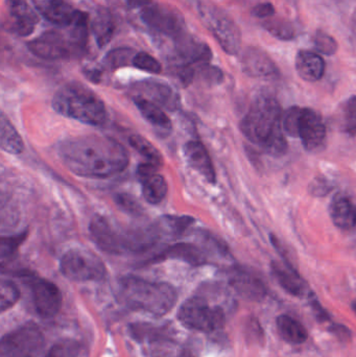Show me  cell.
<instances>
[{"label":"cell","mask_w":356,"mask_h":357,"mask_svg":"<svg viewBox=\"0 0 356 357\" xmlns=\"http://www.w3.org/2000/svg\"><path fill=\"white\" fill-rule=\"evenodd\" d=\"M63 165L82 178H107L123 173L129 165V155L123 144L104 135L69 138L59 146Z\"/></svg>","instance_id":"6da1fadb"},{"label":"cell","mask_w":356,"mask_h":357,"mask_svg":"<svg viewBox=\"0 0 356 357\" xmlns=\"http://www.w3.org/2000/svg\"><path fill=\"white\" fill-rule=\"evenodd\" d=\"M94 243L113 255L142 253L160 236L158 228H127L102 215H95L89 226Z\"/></svg>","instance_id":"7a4b0ae2"},{"label":"cell","mask_w":356,"mask_h":357,"mask_svg":"<svg viewBox=\"0 0 356 357\" xmlns=\"http://www.w3.org/2000/svg\"><path fill=\"white\" fill-rule=\"evenodd\" d=\"M88 43V16L81 12L67 26L45 31L27 43L29 52L44 60H69L85 54Z\"/></svg>","instance_id":"3957f363"},{"label":"cell","mask_w":356,"mask_h":357,"mask_svg":"<svg viewBox=\"0 0 356 357\" xmlns=\"http://www.w3.org/2000/svg\"><path fill=\"white\" fill-rule=\"evenodd\" d=\"M117 294L121 301L131 310L156 317L169 314L178 298L177 291L169 283L154 282L135 276L121 278Z\"/></svg>","instance_id":"277c9868"},{"label":"cell","mask_w":356,"mask_h":357,"mask_svg":"<svg viewBox=\"0 0 356 357\" xmlns=\"http://www.w3.org/2000/svg\"><path fill=\"white\" fill-rule=\"evenodd\" d=\"M56 113L89 126H102L108 119V111L102 98L87 86L69 83L61 87L52 98Z\"/></svg>","instance_id":"5b68a950"},{"label":"cell","mask_w":356,"mask_h":357,"mask_svg":"<svg viewBox=\"0 0 356 357\" xmlns=\"http://www.w3.org/2000/svg\"><path fill=\"white\" fill-rule=\"evenodd\" d=\"M240 127L245 137L261 149L284 132L281 107L276 96L268 91L259 92Z\"/></svg>","instance_id":"8992f818"},{"label":"cell","mask_w":356,"mask_h":357,"mask_svg":"<svg viewBox=\"0 0 356 357\" xmlns=\"http://www.w3.org/2000/svg\"><path fill=\"white\" fill-rule=\"evenodd\" d=\"M127 3L139 10L140 19L150 33L171 38L173 41L186 33L183 18L173 8L150 0H127Z\"/></svg>","instance_id":"52a82bcc"},{"label":"cell","mask_w":356,"mask_h":357,"mask_svg":"<svg viewBox=\"0 0 356 357\" xmlns=\"http://www.w3.org/2000/svg\"><path fill=\"white\" fill-rule=\"evenodd\" d=\"M178 320L190 331L215 333L225 325V312L221 306L211 305L204 296L188 298L178 310Z\"/></svg>","instance_id":"ba28073f"},{"label":"cell","mask_w":356,"mask_h":357,"mask_svg":"<svg viewBox=\"0 0 356 357\" xmlns=\"http://www.w3.org/2000/svg\"><path fill=\"white\" fill-rule=\"evenodd\" d=\"M198 10L203 22L224 52L232 56L238 54L242 46V33L233 19L210 2L201 1Z\"/></svg>","instance_id":"9c48e42d"},{"label":"cell","mask_w":356,"mask_h":357,"mask_svg":"<svg viewBox=\"0 0 356 357\" xmlns=\"http://www.w3.org/2000/svg\"><path fill=\"white\" fill-rule=\"evenodd\" d=\"M60 271L65 278L75 282L100 281L107 274L106 266L96 254L79 248L68 250L62 256Z\"/></svg>","instance_id":"30bf717a"},{"label":"cell","mask_w":356,"mask_h":357,"mask_svg":"<svg viewBox=\"0 0 356 357\" xmlns=\"http://www.w3.org/2000/svg\"><path fill=\"white\" fill-rule=\"evenodd\" d=\"M45 345L39 327L27 323L1 340V357H38Z\"/></svg>","instance_id":"8fae6325"},{"label":"cell","mask_w":356,"mask_h":357,"mask_svg":"<svg viewBox=\"0 0 356 357\" xmlns=\"http://www.w3.org/2000/svg\"><path fill=\"white\" fill-rule=\"evenodd\" d=\"M4 26L19 37H27L35 31L39 17L26 0H6Z\"/></svg>","instance_id":"7c38bea8"},{"label":"cell","mask_w":356,"mask_h":357,"mask_svg":"<svg viewBox=\"0 0 356 357\" xmlns=\"http://www.w3.org/2000/svg\"><path fill=\"white\" fill-rule=\"evenodd\" d=\"M36 312L41 318L56 316L62 307V294L54 283L45 279L33 278L29 282Z\"/></svg>","instance_id":"4fadbf2b"},{"label":"cell","mask_w":356,"mask_h":357,"mask_svg":"<svg viewBox=\"0 0 356 357\" xmlns=\"http://www.w3.org/2000/svg\"><path fill=\"white\" fill-rule=\"evenodd\" d=\"M327 131L323 119L313 109H303L299 126V138L307 152L316 153L325 144Z\"/></svg>","instance_id":"5bb4252c"},{"label":"cell","mask_w":356,"mask_h":357,"mask_svg":"<svg viewBox=\"0 0 356 357\" xmlns=\"http://www.w3.org/2000/svg\"><path fill=\"white\" fill-rule=\"evenodd\" d=\"M229 283L232 289L251 301H261L268 295L265 282L252 271L242 266H236L229 272Z\"/></svg>","instance_id":"9a60e30c"},{"label":"cell","mask_w":356,"mask_h":357,"mask_svg":"<svg viewBox=\"0 0 356 357\" xmlns=\"http://www.w3.org/2000/svg\"><path fill=\"white\" fill-rule=\"evenodd\" d=\"M242 67L249 77L257 79H276L279 77L280 71L273 59L261 48H247L242 56Z\"/></svg>","instance_id":"2e32d148"},{"label":"cell","mask_w":356,"mask_h":357,"mask_svg":"<svg viewBox=\"0 0 356 357\" xmlns=\"http://www.w3.org/2000/svg\"><path fill=\"white\" fill-rule=\"evenodd\" d=\"M134 96H142L152 100L155 104L169 110H175L179 105L177 93L162 82L148 81L139 82L133 87Z\"/></svg>","instance_id":"e0dca14e"},{"label":"cell","mask_w":356,"mask_h":357,"mask_svg":"<svg viewBox=\"0 0 356 357\" xmlns=\"http://www.w3.org/2000/svg\"><path fill=\"white\" fill-rule=\"evenodd\" d=\"M184 158L194 171L198 172L207 182L215 184L217 174L208 151L199 140H190L184 144Z\"/></svg>","instance_id":"ac0fdd59"},{"label":"cell","mask_w":356,"mask_h":357,"mask_svg":"<svg viewBox=\"0 0 356 357\" xmlns=\"http://www.w3.org/2000/svg\"><path fill=\"white\" fill-rule=\"evenodd\" d=\"M40 14L59 27L67 26L79 16L81 10L73 8L67 0H33Z\"/></svg>","instance_id":"d6986e66"},{"label":"cell","mask_w":356,"mask_h":357,"mask_svg":"<svg viewBox=\"0 0 356 357\" xmlns=\"http://www.w3.org/2000/svg\"><path fill=\"white\" fill-rule=\"evenodd\" d=\"M271 272L286 293L295 297L304 295L307 287L294 264H286L284 260H274L271 262Z\"/></svg>","instance_id":"ffe728a7"},{"label":"cell","mask_w":356,"mask_h":357,"mask_svg":"<svg viewBox=\"0 0 356 357\" xmlns=\"http://www.w3.org/2000/svg\"><path fill=\"white\" fill-rule=\"evenodd\" d=\"M332 222L341 230H353L356 227V204L348 195L336 193L330 206Z\"/></svg>","instance_id":"44dd1931"},{"label":"cell","mask_w":356,"mask_h":357,"mask_svg":"<svg viewBox=\"0 0 356 357\" xmlns=\"http://www.w3.org/2000/svg\"><path fill=\"white\" fill-rule=\"evenodd\" d=\"M295 65L299 77L309 83L320 81L325 73V61L320 54L311 50L298 52Z\"/></svg>","instance_id":"7402d4cb"},{"label":"cell","mask_w":356,"mask_h":357,"mask_svg":"<svg viewBox=\"0 0 356 357\" xmlns=\"http://www.w3.org/2000/svg\"><path fill=\"white\" fill-rule=\"evenodd\" d=\"M134 104L141 113L144 119L148 121L161 135H167L171 131V121L162 107L155 104L148 98L139 96H133Z\"/></svg>","instance_id":"603a6c76"},{"label":"cell","mask_w":356,"mask_h":357,"mask_svg":"<svg viewBox=\"0 0 356 357\" xmlns=\"http://www.w3.org/2000/svg\"><path fill=\"white\" fill-rule=\"evenodd\" d=\"M115 29L116 24L110 10L104 8H98L91 21V31L98 47H105L110 43L114 36Z\"/></svg>","instance_id":"cb8c5ba5"},{"label":"cell","mask_w":356,"mask_h":357,"mask_svg":"<svg viewBox=\"0 0 356 357\" xmlns=\"http://www.w3.org/2000/svg\"><path fill=\"white\" fill-rule=\"evenodd\" d=\"M208 252L205 248L192 245V243H178L169 248L161 254V257L173 258V259L183 260L192 266H202L208 261Z\"/></svg>","instance_id":"d4e9b609"},{"label":"cell","mask_w":356,"mask_h":357,"mask_svg":"<svg viewBox=\"0 0 356 357\" xmlns=\"http://www.w3.org/2000/svg\"><path fill=\"white\" fill-rule=\"evenodd\" d=\"M277 329L282 340L293 345H301L304 344L309 339L307 329L303 326L302 323L299 322L293 317L288 314H281L278 317Z\"/></svg>","instance_id":"484cf974"},{"label":"cell","mask_w":356,"mask_h":357,"mask_svg":"<svg viewBox=\"0 0 356 357\" xmlns=\"http://www.w3.org/2000/svg\"><path fill=\"white\" fill-rule=\"evenodd\" d=\"M142 185L144 199L152 205H158L167 197V183L162 176L156 172L138 178Z\"/></svg>","instance_id":"4316f807"},{"label":"cell","mask_w":356,"mask_h":357,"mask_svg":"<svg viewBox=\"0 0 356 357\" xmlns=\"http://www.w3.org/2000/svg\"><path fill=\"white\" fill-rule=\"evenodd\" d=\"M0 146L2 151L12 155L21 154L24 150V144L20 134L4 113H1L0 119Z\"/></svg>","instance_id":"83f0119b"},{"label":"cell","mask_w":356,"mask_h":357,"mask_svg":"<svg viewBox=\"0 0 356 357\" xmlns=\"http://www.w3.org/2000/svg\"><path fill=\"white\" fill-rule=\"evenodd\" d=\"M275 17V16H274ZM265 19L261 22L263 29L273 36L276 39L281 41H292L296 38L297 31L291 21L284 18Z\"/></svg>","instance_id":"f1b7e54d"},{"label":"cell","mask_w":356,"mask_h":357,"mask_svg":"<svg viewBox=\"0 0 356 357\" xmlns=\"http://www.w3.org/2000/svg\"><path fill=\"white\" fill-rule=\"evenodd\" d=\"M129 144L136 152L139 153L142 157L146 159V162L152 163L158 167H162V155L155 148L154 144L148 142L144 136L133 134L129 137Z\"/></svg>","instance_id":"f546056e"},{"label":"cell","mask_w":356,"mask_h":357,"mask_svg":"<svg viewBox=\"0 0 356 357\" xmlns=\"http://www.w3.org/2000/svg\"><path fill=\"white\" fill-rule=\"evenodd\" d=\"M194 222V218H187V216H165L160 220V225L158 228L159 232H167V234L178 236L183 234L185 231L192 226Z\"/></svg>","instance_id":"4dcf8cb0"},{"label":"cell","mask_w":356,"mask_h":357,"mask_svg":"<svg viewBox=\"0 0 356 357\" xmlns=\"http://www.w3.org/2000/svg\"><path fill=\"white\" fill-rule=\"evenodd\" d=\"M20 291L13 281L2 279L0 284V308L1 312L10 310L18 302Z\"/></svg>","instance_id":"1f68e13d"},{"label":"cell","mask_w":356,"mask_h":357,"mask_svg":"<svg viewBox=\"0 0 356 357\" xmlns=\"http://www.w3.org/2000/svg\"><path fill=\"white\" fill-rule=\"evenodd\" d=\"M302 111L300 107H291L282 115V129L292 138H299V126Z\"/></svg>","instance_id":"d6a6232c"},{"label":"cell","mask_w":356,"mask_h":357,"mask_svg":"<svg viewBox=\"0 0 356 357\" xmlns=\"http://www.w3.org/2000/svg\"><path fill=\"white\" fill-rule=\"evenodd\" d=\"M81 352V344L75 340L66 339L52 346L44 357H77Z\"/></svg>","instance_id":"836d02e7"},{"label":"cell","mask_w":356,"mask_h":357,"mask_svg":"<svg viewBox=\"0 0 356 357\" xmlns=\"http://www.w3.org/2000/svg\"><path fill=\"white\" fill-rule=\"evenodd\" d=\"M135 54L132 50L127 48H118V50H112L107 54L104 60L105 66L110 70L121 68V67L127 66L130 61H133Z\"/></svg>","instance_id":"e575fe53"},{"label":"cell","mask_w":356,"mask_h":357,"mask_svg":"<svg viewBox=\"0 0 356 357\" xmlns=\"http://www.w3.org/2000/svg\"><path fill=\"white\" fill-rule=\"evenodd\" d=\"M152 356L153 357H189L183 348L167 340L155 342L152 348Z\"/></svg>","instance_id":"d590c367"},{"label":"cell","mask_w":356,"mask_h":357,"mask_svg":"<svg viewBox=\"0 0 356 357\" xmlns=\"http://www.w3.org/2000/svg\"><path fill=\"white\" fill-rule=\"evenodd\" d=\"M314 45L320 54L325 56H332L336 54L339 50V44L336 40L330 33L323 31H316L314 36Z\"/></svg>","instance_id":"8d00e7d4"},{"label":"cell","mask_w":356,"mask_h":357,"mask_svg":"<svg viewBox=\"0 0 356 357\" xmlns=\"http://www.w3.org/2000/svg\"><path fill=\"white\" fill-rule=\"evenodd\" d=\"M132 65L140 70L146 71V73H154V75H159L162 71V66H161L159 61H157L154 56L148 54L146 52H140L135 54Z\"/></svg>","instance_id":"74e56055"},{"label":"cell","mask_w":356,"mask_h":357,"mask_svg":"<svg viewBox=\"0 0 356 357\" xmlns=\"http://www.w3.org/2000/svg\"><path fill=\"white\" fill-rule=\"evenodd\" d=\"M343 130L350 137L356 136V96H351L343 111Z\"/></svg>","instance_id":"f35d334b"},{"label":"cell","mask_w":356,"mask_h":357,"mask_svg":"<svg viewBox=\"0 0 356 357\" xmlns=\"http://www.w3.org/2000/svg\"><path fill=\"white\" fill-rule=\"evenodd\" d=\"M26 238V233L14 235V236L2 237L1 239V262L2 264L6 260L10 259L15 255L19 245Z\"/></svg>","instance_id":"ab89813d"},{"label":"cell","mask_w":356,"mask_h":357,"mask_svg":"<svg viewBox=\"0 0 356 357\" xmlns=\"http://www.w3.org/2000/svg\"><path fill=\"white\" fill-rule=\"evenodd\" d=\"M247 337L252 343L258 344L263 346L265 343V333H263V327L256 318L249 319L247 323Z\"/></svg>","instance_id":"60d3db41"},{"label":"cell","mask_w":356,"mask_h":357,"mask_svg":"<svg viewBox=\"0 0 356 357\" xmlns=\"http://www.w3.org/2000/svg\"><path fill=\"white\" fill-rule=\"evenodd\" d=\"M332 190V184L327 178L323 177L315 178L309 186V191L313 197H326Z\"/></svg>","instance_id":"b9f144b4"},{"label":"cell","mask_w":356,"mask_h":357,"mask_svg":"<svg viewBox=\"0 0 356 357\" xmlns=\"http://www.w3.org/2000/svg\"><path fill=\"white\" fill-rule=\"evenodd\" d=\"M309 301L316 319H317L320 323H322V324H323V323H332V318H330V314H328L327 310L322 306V304L320 303L315 294L309 293Z\"/></svg>","instance_id":"7bdbcfd3"},{"label":"cell","mask_w":356,"mask_h":357,"mask_svg":"<svg viewBox=\"0 0 356 357\" xmlns=\"http://www.w3.org/2000/svg\"><path fill=\"white\" fill-rule=\"evenodd\" d=\"M275 6L271 2H261V3L256 4L252 10L253 16L263 19V20L272 18L275 16Z\"/></svg>","instance_id":"ee69618b"},{"label":"cell","mask_w":356,"mask_h":357,"mask_svg":"<svg viewBox=\"0 0 356 357\" xmlns=\"http://www.w3.org/2000/svg\"><path fill=\"white\" fill-rule=\"evenodd\" d=\"M328 331L330 333L334 335L336 339L340 340L342 342H348L351 340V331L347 328L346 326L342 324H334V323H330V328Z\"/></svg>","instance_id":"f6af8a7d"},{"label":"cell","mask_w":356,"mask_h":357,"mask_svg":"<svg viewBox=\"0 0 356 357\" xmlns=\"http://www.w3.org/2000/svg\"><path fill=\"white\" fill-rule=\"evenodd\" d=\"M116 203L117 205L121 206L123 209L127 210V211L133 212V213L139 211L138 204L127 195H117Z\"/></svg>","instance_id":"bcb514c9"},{"label":"cell","mask_w":356,"mask_h":357,"mask_svg":"<svg viewBox=\"0 0 356 357\" xmlns=\"http://www.w3.org/2000/svg\"><path fill=\"white\" fill-rule=\"evenodd\" d=\"M351 29H353V33L356 36V8L355 13H353V18H351Z\"/></svg>","instance_id":"7dc6e473"},{"label":"cell","mask_w":356,"mask_h":357,"mask_svg":"<svg viewBox=\"0 0 356 357\" xmlns=\"http://www.w3.org/2000/svg\"><path fill=\"white\" fill-rule=\"evenodd\" d=\"M353 312H355V314H356V300H355V302H353Z\"/></svg>","instance_id":"c3c4849f"}]
</instances>
